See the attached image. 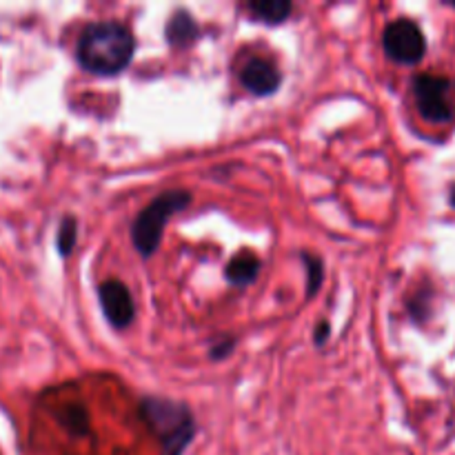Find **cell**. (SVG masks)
<instances>
[{"label": "cell", "instance_id": "1", "mask_svg": "<svg viewBox=\"0 0 455 455\" xmlns=\"http://www.w3.org/2000/svg\"><path fill=\"white\" fill-rule=\"evenodd\" d=\"M133 36L124 25L116 20L92 22L78 38L76 56L92 74H120L133 58Z\"/></svg>", "mask_w": 455, "mask_h": 455}, {"label": "cell", "instance_id": "2", "mask_svg": "<svg viewBox=\"0 0 455 455\" xmlns=\"http://www.w3.org/2000/svg\"><path fill=\"white\" fill-rule=\"evenodd\" d=\"M140 413L163 444L160 455H182L194 440V413L187 404L164 398H145Z\"/></svg>", "mask_w": 455, "mask_h": 455}, {"label": "cell", "instance_id": "3", "mask_svg": "<svg viewBox=\"0 0 455 455\" xmlns=\"http://www.w3.org/2000/svg\"><path fill=\"white\" fill-rule=\"evenodd\" d=\"M191 203V194L185 189L164 191L158 198L151 200L132 225V240L136 251L142 258H149L158 251L160 240H163L164 225L173 213L182 212Z\"/></svg>", "mask_w": 455, "mask_h": 455}, {"label": "cell", "instance_id": "4", "mask_svg": "<svg viewBox=\"0 0 455 455\" xmlns=\"http://www.w3.org/2000/svg\"><path fill=\"white\" fill-rule=\"evenodd\" d=\"M453 83L444 76L422 74L413 80V96L422 118L429 123H449L453 118Z\"/></svg>", "mask_w": 455, "mask_h": 455}, {"label": "cell", "instance_id": "5", "mask_svg": "<svg viewBox=\"0 0 455 455\" xmlns=\"http://www.w3.org/2000/svg\"><path fill=\"white\" fill-rule=\"evenodd\" d=\"M382 44H385L387 56L395 62H403V65H416L427 52V40L420 27L409 18H398L391 25H387Z\"/></svg>", "mask_w": 455, "mask_h": 455}, {"label": "cell", "instance_id": "6", "mask_svg": "<svg viewBox=\"0 0 455 455\" xmlns=\"http://www.w3.org/2000/svg\"><path fill=\"white\" fill-rule=\"evenodd\" d=\"M98 296H100V307L105 311L107 320L116 329H124L133 323V318H136V305H133L132 293H129V289L123 283H118V280H107L98 289Z\"/></svg>", "mask_w": 455, "mask_h": 455}, {"label": "cell", "instance_id": "7", "mask_svg": "<svg viewBox=\"0 0 455 455\" xmlns=\"http://www.w3.org/2000/svg\"><path fill=\"white\" fill-rule=\"evenodd\" d=\"M280 80H283V76H280L278 67L267 58H249L240 69V83L253 96H271L280 87Z\"/></svg>", "mask_w": 455, "mask_h": 455}, {"label": "cell", "instance_id": "8", "mask_svg": "<svg viewBox=\"0 0 455 455\" xmlns=\"http://www.w3.org/2000/svg\"><path fill=\"white\" fill-rule=\"evenodd\" d=\"M258 274H260V260L251 251H240L238 256L231 258L225 271L227 280L231 284H238V287L251 284L258 278Z\"/></svg>", "mask_w": 455, "mask_h": 455}, {"label": "cell", "instance_id": "9", "mask_svg": "<svg viewBox=\"0 0 455 455\" xmlns=\"http://www.w3.org/2000/svg\"><path fill=\"white\" fill-rule=\"evenodd\" d=\"M164 34H167L169 44H173V47H187V44H191L198 38V22H196V18L191 13L176 12L172 16V20L167 22Z\"/></svg>", "mask_w": 455, "mask_h": 455}, {"label": "cell", "instance_id": "10", "mask_svg": "<svg viewBox=\"0 0 455 455\" xmlns=\"http://www.w3.org/2000/svg\"><path fill=\"white\" fill-rule=\"evenodd\" d=\"M247 9L256 20L267 22V25H280L291 16L293 4L287 0H251L247 3Z\"/></svg>", "mask_w": 455, "mask_h": 455}, {"label": "cell", "instance_id": "11", "mask_svg": "<svg viewBox=\"0 0 455 455\" xmlns=\"http://www.w3.org/2000/svg\"><path fill=\"white\" fill-rule=\"evenodd\" d=\"M76 240H78V222L74 216H65L58 227V251L62 256H69L71 249L76 247Z\"/></svg>", "mask_w": 455, "mask_h": 455}, {"label": "cell", "instance_id": "12", "mask_svg": "<svg viewBox=\"0 0 455 455\" xmlns=\"http://www.w3.org/2000/svg\"><path fill=\"white\" fill-rule=\"evenodd\" d=\"M302 262L307 267V296H314L318 293L320 284H323L324 278V267L323 260L318 256H311V253H302Z\"/></svg>", "mask_w": 455, "mask_h": 455}, {"label": "cell", "instance_id": "13", "mask_svg": "<svg viewBox=\"0 0 455 455\" xmlns=\"http://www.w3.org/2000/svg\"><path fill=\"white\" fill-rule=\"evenodd\" d=\"M62 422H65L67 429H71L74 434H80V435L87 434V413H84L80 407L67 409V418Z\"/></svg>", "mask_w": 455, "mask_h": 455}, {"label": "cell", "instance_id": "14", "mask_svg": "<svg viewBox=\"0 0 455 455\" xmlns=\"http://www.w3.org/2000/svg\"><path fill=\"white\" fill-rule=\"evenodd\" d=\"M234 347H235V338H231V336L218 338V340L213 342L212 347H209V358H212V360L227 358V355L234 351Z\"/></svg>", "mask_w": 455, "mask_h": 455}, {"label": "cell", "instance_id": "15", "mask_svg": "<svg viewBox=\"0 0 455 455\" xmlns=\"http://www.w3.org/2000/svg\"><path fill=\"white\" fill-rule=\"evenodd\" d=\"M329 333H331V327H329V323H320L318 327H315L314 331V342L315 345H324L329 338Z\"/></svg>", "mask_w": 455, "mask_h": 455}, {"label": "cell", "instance_id": "16", "mask_svg": "<svg viewBox=\"0 0 455 455\" xmlns=\"http://www.w3.org/2000/svg\"><path fill=\"white\" fill-rule=\"evenodd\" d=\"M451 203H453V207H455V185L451 187Z\"/></svg>", "mask_w": 455, "mask_h": 455}, {"label": "cell", "instance_id": "17", "mask_svg": "<svg viewBox=\"0 0 455 455\" xmlns=\"http://www.w3.org/2000/svg\"><path fill=\"white\" fill-rule=\"evenodd\" d=\"M453 7H455V3H453Z\"/></svg>", "mask_w": 455, "mask_h": 455}]
</instances>
